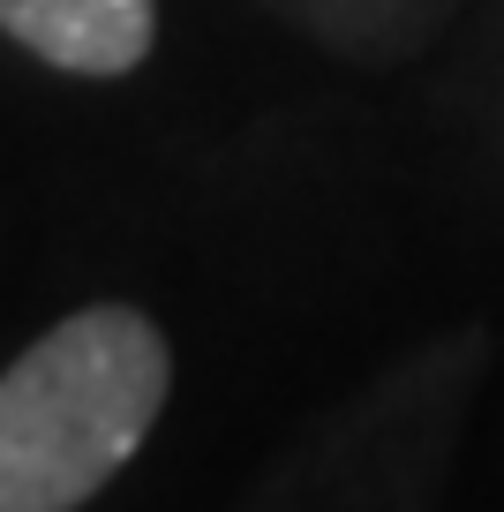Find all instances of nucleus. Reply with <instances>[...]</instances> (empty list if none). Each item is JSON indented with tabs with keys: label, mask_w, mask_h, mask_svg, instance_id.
I'll return each mask as SVG.
<instances>
[{
	"label": "nucleus",
	"mask_w": 504,
	"mask_h": 512,
	"mask_svg": "<svg viewBox=\"0 0 504 512\" xmlns=\"http://www.w3.org/2000/svg\"><path fill=\"white\" fill-rule=\"evenodd\" d=\"M166 400V339L136 309L53 324L0 377V512L91 505Z\"/></svg>",
	"instance_id": "1"
},
{
	"label": "nucleus",
	"mask_w": 504,
	"mask_h": 512,
	"mask_svg": "<svg viewBox=\"0 0 504 512\" xmlns=\"http://www.w3.org/2000/svg\"><path fill=\"white\" fill-rule=\"evenodd\" d=\"M0 31L76 76H121L151 53V0H0Z\"/></svg>",
	"instance_id": "2"
}]
</instances>
